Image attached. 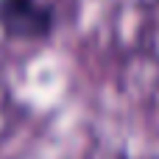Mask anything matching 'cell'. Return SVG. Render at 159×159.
Returning a JSON list of instances; mask_svg holds the SVG:
<instances>
[{
	"instance_id": "6da1fadb",
	"label": "cell",
	"mask_w": 159,
	"mask_h": 159,
	"mask_svg": "<svg viewBox=\"0 0 159 159\" xmlns=\"http://www.w3.org/2000/svg\"><path fill=\"white\" fill-rule=\"evenodd\" d=\"M59 25L53 0H0V31L20 42H45Z\"/></svg>"
}]
</instances>
